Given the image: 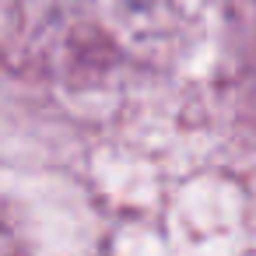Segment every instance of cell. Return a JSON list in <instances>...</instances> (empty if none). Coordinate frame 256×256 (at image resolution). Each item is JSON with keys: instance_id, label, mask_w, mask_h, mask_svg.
<instances>
[]
</instances>
